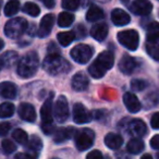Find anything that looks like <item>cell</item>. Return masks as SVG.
I'll return each mask as SVG.
<instances>
[{
  "label": "cell",
  "instance_id": "6da1fadb",
  "mask_svg": "<svg viewBox=\"0 0 159 159\" xmlns=\"http://www.w3.org/2000/svg\"><path fill=\"white\" fill-rule=\"evenodd\" d=\"M115 64V56L111 51H104L99 53L97 59L89 66V72L94 79H102L105 73L110 70Z\"/></svg>",
  "mask_w": 159,
  "mask_h": 159
},
{
  "label": "cell",
  "instance_id": "7a4b0ae2",
  "mask_svg": "<svg viewBox=\"0 0 159 159\" xmlns=\"http://www.w3.org/2000/svg\"><path fill=\"white\" fill-rule=\"evenodd\" d=\"M43 69L50 75H59L69 72L71 64L59 53H49L43 62Z\"/></svg>",
  "mask_w": 159,
  "mask_h": 159
},
{
  "label": "cell",
  "instance_id": "3957f363",
  "mask_svg": "<svg viewBox=\"0 0 159 159\" xmlns=\"http://www.w3.org/2000/svg\"><path fill=\"white\" fill-rule=\"evenodd\" d=\"M38 64H39V59L38 55L35 51H30L25 56H23L18 62V74L22 79H30L34 76L37 72Z\"/></svg>",
  "mask_w": 159,
  "mask_h": 159
},
{
  "label": "cell",
  "instance_id": "277c9868",
  "mask_svg": "<svg viewBox=\"0 0 159 159\" xmlns=\"http://www.w3.org/2000/svg\"><path fill=\"white\" fill-rule=\"evenodd\" d=\"M52 94H50V97L45 100L42 109H40V117H42V129L47 135H50L55 133V126L52 125L53 122V112H52Z\"/></svg>",
  "mask_w": 159,
  "mask_h": 159
},
{
  "label": "cell",
  "instance_id": "5b68a950",
  "mask_svg": "<svg viewBox=\"0 0 159 159\" xmlns=\"http://www.w3.org/2000/svg\"><path fill=\"white\" fill-rule=\"evenodd\" d=\"M29 24L24 18H14L8 21L5 25V34L9 38H19L27 30Z\"/></svg>",
  "mask_w": 159,
  "mask_h": 159
},
{
  "label": "cell",
  "instance_id": "8992f818",
  "mask_svg": "<svg viewBox=\"0 0 159 159\" xmlns=\"http://www.w3.org/2000/svg\"><path fill=\"white\" fill-rule=\"evenodd\" d=\"M94 139H95L94 131H92L91 129H82L75 133V146L80 152H84L93 145Z\"/></svg>",
  "mask_w": 159,
  "mask_h": 159
},
{
  "label": "cell",
  "instance_id": "52a82bcc",
  "mask_svg": "<svg viewBox=\"0 0 159 159\" xmlns=\"http://www.w3.org/2000/svg\"><path fill=\"white\" fill-rule=\"evenodd\" d=\"M118 40L129 50H136L139 44V35L135 30H125L118 33Z\"/></svg>",
  "mask_w": 159,
  "mask_h": 159
},
{
  "label": "cell",
  "instance_id": "ba28073f",
  "mask_svg": "<svg viewBox=\"0 0 159 159\" xmlns=\"http://www.w3.org/2000/svg\"><path fill=\"white\" fill-rule=\"evenodd\" d=\"M93 53H94V50L91 46L85 45V44H80V45H76L75 47H73L70 55L75 62L81 63V64H85L91 60Z\"/></svg>",
  "mask_w": 159,
  "mask_h": 159
},
{
  "label": "cell",
  "instance_id": "9c48e42d",
  "mask_svg": "<svg viewBox=\"0 0 159 159\" xmlns=\"http://www.w3.org/2000/svg\"><path fill=\"white\" fill-rule=\"evenodd\" d=\"M53 115H55V119L59 123H63L69 119V104L68 100L64 96H60L57 99L55 104V108H53Z\"/></svg>",
  "mask_w": 159,
  "mask_h": 159
},
{
  "label": "cell",
  "instance_id": "30bf717a",
  "mask_svg": "<svg viewBox=\"0 0 159 159\" xmlns=\"http://www.w3.org/2000/svg\"><path fill=\"white\" fill-rule=\"evenodd\" d=\"M92 113L83 106L82 104L76 102L73 106V121L77 124L89 123L92 120Z\"/></svg>",
  "mask_w": 159,
  "mask_h": 159
},
{
  "label": "cell",
  "instance_id": "8fae6325",
  "mask_svg": "<svg viewBox=\"0 0 159 159\" xmlns=\"http://www.w3.org/2000/svg\"><path fill=\"white\" fill-rule=\"evenodd\" d=\"M130 10L132 13L136 16H145L152 12V5L148 0H134L130 7Z\"/></svg>",
  "mask_w": 159,
  "mask_h": 159
},
{
  "label": "cell",
  "instance_id": "7c38bea8",
  "mask_svg": "<svg viewBox=\"0 0 159 159\" xmlns=\"http://www.w3.org/2000/svg\"><path fill=\"white\" fill-rule=\"evenodd\" d=\"M53 23H55V16L51 13H48L40 21L39 27H38V36L42 38L46 37L50 34L51 30L53 27Z\"/></svg>",
  "mask_w": 159,
  "mask_h": 159
},
{
  "label": "cell",
  "instance_id": "4fadbf2b",
  "mask_svg": "<svg viewBox=\"0 0 159 159\" xmlns=\"http://www.w3.org/2000/svg\"><path fill=\"white\" fill-rule=\"evenodd\" d=\"M19 116L21 119L26 122H35L36 120V111L33 105L23 102L19 106Z\"/></svg>",
  "mask_w": 159,
  "mask_h": 159
},
{
  "label": "cell",
  "instance_id": "5bb4252c",
  "mask_svg": "<svg viewBox=\"0 0 159 159\" xmlns=\"http://www.w3.org/2000/svg\"><path fill=\"white\" fill-rule=\"evenodd\" d=\"M136 66H137L136 60L133 57L128 56V55H124L119 62V70L121 71L122 73L128 74V75L132 74L135 71V69H136Z\"/></svg>",
  "mask_w": 159,
  "mask_h": 159
},
{
  "label": "cell",
  "instance_id": "9a60e30c",
  "mask_svg": "<svg viewBox=\"0 0 159 159\" xmlns=\"http://www.w3.org/2000/svg\"><path fill=\"white\" fill-rule=\"evenodd\" d=\"M89 81L86 74L83 72H77L72 77V87L76 92H84L89 87Z\"/></svg>",
  "mask_w": 159,
  "mask_h": 159
},
{
  "label": "cell",
  "instance_id": "2e32d148",
  "mask_svg": "<svg viewBox=\"0 0 159 159\" xmlns=\"http://www.w3.org/2000/svg\"><path fill=\"white\" fill-rule=\"evenodd\" d=\"M123 102H124V105H125L126 109H128L131 113H137L142 108L141 102H139V98L132 93L124 94Z\"/></svg>",
  "mask_w": 159,
  "mask_h": 159
},
{
  "label": "cell",
  "instance_id": "e0dca14e",
  "mask_svg": "<svg viewBox=\"0 0 159 159\" xmlns=\"http://www.w3.org/2000/svg\"><path fill=\"white\" fill-rule=\"evenodd\" d=\"M111 21L117 26H124L129 24L131 21V18L124 10L122 9H115L111 12Z\"/></svg>",
  "mask_w": 159,
  "mask_h": 159
},
{
  "label": "cell",
  "instance_id": "ac0fdd59",
  "mask_svg": "<svg viewBox=\"0 0 159 159\" xmlns=\"http://www.w3.org/2000/svg\"><path fill=\"white\" fill-rule=\"evenodd\" d=\"M18 94V89L11 82L0 83V97L7 99H14Z\"/></svg>",
  "mask_w": 159,
  "mask_h": 159
},
{
  "label": "cell",
  "instance_id": "d6986e66",
  "mask_svg": "<svg viewBox=\"0 0 159 159\" xmlns=\"http://www.w3.org/2000/svg\"><path fill=\"white\" fill-rule=\"evenodd\" d=\"M91 35L97 42H102L108 35V26L106 23H97L91 29Z\"/></svg>",
  "mask_w": 159,
  "mask_h": 159
},
{
  "label": "cell",
  "instance_id": "ffe728a7",
  "mask_svg": "<svg viewBox=\"0 0 159 159\" xmlns=\"http://www.w3.org/2000/svg\"><path fill=\"white\" fill-rule=\"evenodd\" d=\"M129 131L132 133L133 135L137 137L144 136L147 132V128H146V124L144 121L139 119L132 120L129 124Z\"/></svg>",
  "mask_w": 159,
  "mask_h": 159
},
{
  "label": "cell",
  "instance_id": "44dd1931",
  "mask_svg": "<svg viewBox=\"0 0 159 159\" xmlns=\"http://www.w3.org/2000/svg\"><path fill=\"white\" fill-rule=\"evenodd\" d=\"M105 144L110 149H118L123 144V139L121 135L115 134V133H109L105 137Z\"/></svg>",
  "mask_w": 159,
  "mask_h": 159
},
{
  "label": "cell",
  "instance_id": "7402d4cb",
  "mask_svg": "<svg viewBox=\"0 0 159 159\" xmlns=\"http://www.w3.org/2000/svg\"><path fill=\"white\" fill-rule=\"evenodd\" d=\"M74 133V129L71 128H60L53 133V141L57 144L62 143V142L66 141V139H71Z\"/></svg>",
  "mask_w": 159,
  "mask_h": 159
},
{
  "label": "cell",
  "instance_id": "603a6c76",
  "mask_svg": "<svg viewBox=\"0 0 159 159\" xmlns=\"http://www.w3.org/2000/svg\"><path fill=\"white\" fill-rule=\"evenodd\" d=\"M104 18V11L97 6H91L89 9L87 10L86 13V20L89 22H96Z\"/></svg>",
  "mask_w": 159,
  "mask_h": 159
},
{
  "label": "cell",
  "instance_id": "cb8c5ba5",
  "mask_svg": "<svg viewBox=\"0 0 159 159\" xmlns=\"http://www.w3.org/2000/svg\"><path fill=\"white\" fill-rule=\"evenodd\" d=\"M144 143L139 139H132L126 145V150H128L130 154L137 155L139 152H142L144 150Z\"/></svg>",
  "mask_w": 159,
  "mask_h": 159
},
{
  "label": "cell",
  "instance_id": "d4e9b609",
  "mask_svg": "<svg viewBox=\"0 0 159 159\" xmlns=\"http://www.w3.org/2000/svg\"><path fill=\"white\" fill-rule=\"evenodd\" d=\"M146 51L152 59L159 61V38L146 43Z\"/></svg>",
  "mask_w": 159,
  "mask_h": 159
},
{
  "label": "cell",
  "instance_id": "484cf974",
  "mask_svg": "<svg viewBox=\"0 0 159 159\" xmlns=\"http://www.w3.org/2000/svg\"><path fill=\"white\" fill-rule=\"evenodd\" d=\"M57 39L59 44L63 47H66L75 39V34L74 32H61L57 35Z\"/></svg>",
  "mask_w": 159,
  "mask_h": 159
},
{
  "label": "cell",
  "instance_id": "4316f807",
  "mask_svg": "<svg viewBox=\"0 0 159 159\" xmlns=\"http://www.w3.org/2000/svg\"><path fill=\"white\" fill-rule=\"evenodd\" d=\"M74 22V16L70 12H62L58 16V25L60 27H69Z\"/></svg>",
  "mask_w": 159,
  "mask_h": 159
},
{
  "label": "cell",
  "instance_id": "83f0119b",
  "mask_svg": "<svg viewBox=\"0 0 159 159\" xmlns=\"http://www.w3.org/2000/svg\"><path fill=\"white\" fill-rule=\"evenodd\" d=\"M146 38L147 42L155 40L159 38V23L152 22L147 27V33H146Z\"/></svg>",
  "mask_w": 159,
  "mask_h": 159
},
{
  "label": "cell",
  "instance_id": "f1b7e54d",
  "mask_svg": "<svg viewBox=\"0 0 159 159\" xmlns=\"http://www.w3.org/2000/svg\"><path fill=\"white\" fill-rule=\"evenodd\" d=\"M20 9V2L18 0H10L5 7V14L7 16H13L14 14L18 13Z\"/></svg>",
  "mask_w": 159,
  "mask_h": 159
},
{
  "label": "cell",
  "instance_id": "f546056e",
  "mask_svg": "<svg viewBox=\"0 0 159 159\" xmlns=\"http://www.w3.org/2000/svg\"><path fill=\"white\" fill-rule=\"evenodd\" d=\"M14 113V105L11 102H3L0 105V118H10Z\"/></svg>",
  "mask_w": 159,
  "mask_h": 159
},
{
  "label": "cell",
  "instance_id": "4dcf8cb0",
  "mask_svg": "<svg viewBox=\"0 0 159 159\" xmlns=\"http://www.w3.org/2000/svg\"><path fill=\"white\" fill-rule=\"evenodd\" d=\"M27 147H29L30 150L38 152V150H40L43 147L42 139H40L38 136H36V135H33V136L30 137L29 141H27Z\"/></svg>",
  "mask_w": 159,
  "mask_h": 159
},
{
  "label": "cell",
  "instance_id": "1f68e13d",
  "mask_svg": "<svg viewBox=\"0 0 159 159\" xmlns=\"http://www.w3.org/2000/svg\"><path fill=\"white\" fill-rule=\"evenodd\" d=\"M18 59H19V56L16 51H7L6 53H3L2 58H1L3 64H6L7 66H12V64H14L18 61Z\"/></svg>",
  "mask_w": 159,
  "mask_h": 159
},
{
  "label": "cell",
  "instance_id": "d6a6232c",
  "mask_svg": "<svg viewBox=\"0 0 159 159\" xmlns=\"http://www.w3.org/2000/svg\"><path fill=\"white\" fill-rule=\"evenodd\" d=\"M12 136H13V139H16L19 144H21V145L26 144L27 141H29V139H30L29 135H27V133L25 132L24 130H22V129H16V130H14Z\"/></svg>",
  "mask_w": 159,
  "mask_h": 159
},
{
  "label": "cell",
  "instance_id": "836d02e7",
  "mask_svg": "<svg viewBox=\"0 0 159 159\" xmlns=\"http://www.w3.org/2000/svg\"><path fill=\"white\" fill-rule=\"evenodd\" d=\"M23 12L31 16H37L40 13V9L36 3L34 2H26L23 7Z\"/></svg>",
  "mask_w": 159,
  "mask_h": 159
},
{
  "label": "cell",
  "instance_id": "e575fe53",
  "mask_svg": "<svg viewBox=\"0 0 159 159\" xmlns=\"http://www.w3.org/2000/svg\"><path fill=\"white\" fill-rule=\"evenodd\" d=\"M81 5V0H62V8L69 11H75Z\"/></svg>",
  "mask_w": 159,
  "mask_h": 159
},
{
  "label": "cell",
  "instance_id": "d590c367",
  "mask_svg": "<svg viewBox=\"0 0 159 159\" xmlns=\"http://www.w3.org/2000/svg\"><path fill=\"white\" fill-rule=\"evenodd\" d=\"M147 87V83L144 81V80H139V79H134L132 80L131 82V89L135 92H141Z\"/></svg>",
  "mask_w": 159,
  "mask_h": 159
},
{
  "label": "cell",
  "instance_id": "8d00e7d4",
  "mask_svg": "<svg viewBox=\"0 0 159 159\" xmlns=\"http://www.w3.org/2000/svg\"><path fill=\"white\" fill-rule=\"evenodd\" d=\"M1 147H2L3 152L6 154H12L16 150V145L10 139H3L2 143H1Z\"/></svg>",
  "mask_w": 159,
  "mask_h": 159
},
{
  "label": "cell",
  "instance_id": "74e56055",
  "mask_svg": "<svg viewBox=\"0 0 159 159\" xmlns=\"http://www.w3.org/2000/svg\"><path fill=\"white\" fill-rule=\"evenodd\" d=\"M38 157L37 152H20L16 156V159H36Z\"/></svg>",
  "mask_w": 159,
  "mask_h": 159
},
{
  "label": "cell",
  "instance_id": "f35d334b",
  "mask_svg": "<svg viewBox=\"0 0 159 159\" xmlns=\"http://www.w3.org/2000/svg\"><path fill=\"white\" fill-rule=\"evenodd\" d=\"M10 129H11V124L9 122H2L0 123V136H5L9 133Z\"/></svg>",
  "mask_w": 159,
  "mask_h": 159
},
{
  "label": "cell",
  "instance_id": "ab89813d",
  "mask_svg": "<svg viewBox=\"0 0 159 159\" xmlns=\"http://www.w3.org/2000/svg\"><path fill=\"white\" fill-rule=\"evenodd\" d=\"M150 125L155 130H159V112H156L152 116L150 119Z\"/></svg>",
  "mask_w": 159,
  "mask_h": 159
},
{
  "label": "cell",
  "instance_id": "60d3db41",
  "mask_svg": "<svg viewBox=\"0 0 159 159\" xmlns=\"http://www.w3.org/2000/svg\"><path fill=\"white\" fill-rule=\"evenodd\" d=\"M86 159H104V157L99 150H92L87 154Z\"/></svg>",
  "mask_w": 159,
  "mask_h": 159
},
{
  "label": "cell",
  "instance_id": "b9f144b4",
  "mask_svg": "<svg viewBox=\"0 0 159 159\" xmlns=\"http://www.w3.org/2000/svg\"><path fill=\"white\" fill-rule=\"evenodd\" d=\"M150 146H152L154 149L159 150V134L152 137V139H150Z\"/></svg>",
  "mask_w": 159,
  "mask_h": 159
},
{
  "label": "cell",
  "instance_id": "7bdbcfd3",
  "mask_svg": "<svg viewBox=\"0 0 159 159\" xmlns=\"http://www.w3.org/2000/svg\"><path fill=\"white\" fill-rule=\"evenodd\" d=\"M40 1H42L48 9H51V8L55 6V0H40Z\"/></svg>",
  "mask_w": 159,
  "mask_h": 159
},
{
  "label": "cell",
  "instance_id": "ee69618b",
  "mask_svg": "<svg viewBox=\"0 0 159 159\" xmlns=\"http://www.w3.org/2000/svg\"><path fill=\"white\" fill-rule=\"evenodd\" d=\"M117 156H118V159H130V157L126 156L125 152H124V154H123V152H122V154H121V152H118Z\"/></svg>",
  "mask_w": 159,
  "mask_h": 159
},
{
  "label": "cell",
  "instance_id": "f6af8a7d",
  "mask_svg": "<svg viewBox=\"0 0 159 159\" xmlns=\"http://www.w3.org/2000/svg\"><path fill=\"white\" fill-rule=\"evenodd\" d=\"M141 159H152V157L150 156V155H148V154H145Z\"/></svg>",
  "mask_w": 159,
  "mask_h": 159
},
{
  "label": "cell",
  "instance_id": "bcb514c9",
  "mask_svg": "<svg viewBox=\"0 0 159 159\" xmlns=\"http://www.w3.org/2000/svg\"><path fill=\"white\" fill-rule=\"evenodd\" d=\"M3 46H5V42H3V40L1 39V38H0V50H1V49L3 48Z\"/></svg>",
  "mask_w": 159,
  "mask_h": 159
},
{
  "label": "cell",
  "instance_id": "7dc6e473",
  "mask_svg": "<svg viewBox=\"0 0 159 159\" xmlns=\"http://www.w3.org/2000/svg\"><path fill=\"white\" fill-rule=\"evenodd\" d=\"M2 66H3V62H2V60L0 59V70L2 69Z\"/></svg>",
  "mask_w": 159,
  "mask_h": 159
},
{
  "label": "cell",
  "instance_id": "c3c4849f",
  "mask_svg": "<svg viewBox=\"0 0 159 159\" xmlns=\"http://www.w3.org/2000/svg\"><path fill=\"white\" fill-rule=\"evenodd\" d=\"M1 6H2V0H0V9H1Z\"/></svg>",
  "mask_w": 159,
  "mask_h": 159
},
{
  "label": "cell",
  "instance_id": "681fc988",
  "mask_svg": "<svg viewBox=\"0 0 159 159\" xmlns=\"http://www.w3.org/2000/svg\"><path fill=\"white\" fill-rule=\"evenodd\" d=\"M122 1H124V2H126V1H128V0H122Z\"/></svg>",
  "mask_w": 159,
  "mask_h": 159
},
{
  "label": "cell",
  "instance_id": "f907efd6",
  "mask_svg": "<svg viewBox=\"0 0 159 159\" xmlns=\"http://www.w3.org/2000/svg\"><path fill=\"white\" fill-rule=\"evenodd\" d=\"M51 159H59V158H51Z\"/></svg>",
  "mask_w": 159,
  "mask_h": 159
},
{
  "label": "cell",
  "instance_id": "816d5d0a",
  "mask_svg": "<svg viewBox=\"0 0 159 159\" xmlns=\"http://www.w3.org/2000/svg\"><path fill=\"white\" fill-rule=\"evenodd\" d=\"M157 157H158V159H159V155H157Z\"/></svg>",
  "mask_w": 159,
  "mask_h": 159
}]
</instances>
